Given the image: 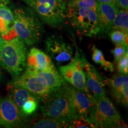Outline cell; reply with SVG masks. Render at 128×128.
Returning <instances> with one entry per match:
<instances>
[{
    "label": "cell",
    "instance_id": "f1b7e54d",
    "mask_svg": "<svg viewBox=\"0 0 128 128\" xmlns=\"http://www.w3.org/2000/svg\"><path fill=\"white\" fill-rule=\"evenodd\" d=\"M99 2L108 3V4H113L116 5V0H97Z\"/></svg>",
    "mask_w": 128,
    "mask_h": 128
},
{
    "label": "cell",
    "instance_id": "30bf717a",
    "mask_svg": "<svg viewBox=\"0 0 128 128\" xmlns=\"http://www.w3.org/2000/svg\"><path fill=\"white\" fill-rule=\"evenodd\" d=\"M47 52L58 64L69 61L72 58L73 48L62 36L53 34L45 40Z\"/></svg>",
    "mask_w": 128,
    "mask_h": 128
},
{
    "label": "cell",
    "instance_id": "2e32d148",
    "mask_svg": "<svg viewBox=\"0 0 128 128\" xmlns=\"http://www.w3.org/2000/svg\"><path fill=\"white\" fill-rule=\"evenodd\" d=\"M106 81L110 90L111 94L118 103L124 105L125 103V97L123 91V85L128 81V75L119 74L110 78H106Z\"/></svg>",
    "mask_w": 128,
    "mask_h": 128
},
{
    "label": "cell",
    "instance_id": "484cf974",
    "mask_svg": "<svg viewBox=\"0 0 128 128\" xmlns=\"http://www.w3.org/2000/svg\"><path fill=\"white\" fill-rule=\"evenodd\" d=\"M128 52V47H126L123 44H116L115 47L112 49L111 52L114 56V62H116L122 58Z\"/></svg>",
    "mask_w": 128,
    "mask_h": 128
},
{
    "label": "cell",
    "instance_id": "5b68a950",
    "mask_svg": "<svg viewBox=\"0 0 128 128\" xmlns=\"http://www.w3.org/2000/svg\"><path fill=\"white\" fill-rule=\"evenodd\" d=\"M65 18L78 34L92 38L99 34L97 14L93 10L66 6Z\"/></svg>",
    "mask_w": 128,
    "mask_h": 128
},
{
    "label": "cell",
    "instance_id": "4316f807",
    "mask_svg": "<svg viewBox=\"0 0 128 128\" xmlns=\"http://www.w3.org/2000/svg\"><path fill=\"white\" fill-rule=\"evenodd\" d=\"M117 63V68L118 71L121 74L128 75V52L122 58L118 60Z\"/></svg>",
    "mask_w": 128,
    "mask_h": 128
},
{
    "label": "cell",
    "instance_id": "ac0fdd59",
    "mask_svg": "<svg viewBox=\"0 0 128 128\" xmlns=\"http://www.w3.org/2000/svg\"><path fill=\"white\" fill-rule=\"evenodd\" d=\"M33 71L39 76L44 78L48 86L51 91L60 87L66 82L65 80L62 78L60 74H59L56 68L49 70V71Z\"/></svg>",
    "mask_w": 128,
    "mask_h": 128
},
{
    "label": "cell",
    "instance_id": "f546056e",
    "mask_svg": "<svg viewBox=\"0 0 128 128\" xmlns=\"http://www.w3.org/2000/svg\"><path fill=\"white\" fill-rule=\"evenodd\" d=\"M10 0H0V6L1 5H7L8 4Z\"/></svg>",
    "mask_w": 128,
    "mask_h": 128
},
{
    "label": "cell",
    "instance_id": "5bb4252c",
    "mask_svg": "<svg viewBox=\"0 0 128 128\" xmlns=\"http://www.w3.org/2000/svg\"><path fill=\"white\" fill-rule=\"evenodd\" d=\"M27 69L36 71H49L55 68L52 59L40 49L33 48L27 55Z\"/></svg>",
    "mask_w": 128,
    "mask_h": 128
},
{
    "label": "cell",
    "instance_id": "44dd1931",
    "mask_svg": "<svg viewBox=\"0 0 128 128\" xmlns=\"http://www.w3.org/2000/svg\"><path fill=\"white\" fill-rule=\"evenodd\" d=\"M92 60L95 63L102 65L106 71L110 72L114 71L113 64L110 61L105 60L103 53L102 50L96 48L95 45L92 46Z\"/></svg>",
    "mask_w": 128,
    "mask_h": 128
},
{
    "label": "cell",
    "instance_id": "3957f363",
    "mask_svg": "<svg viewBox=\"0 0 128 128\" xmlns=\"http://www.w3.org/2000/svg\"><path fill=\"white\" fill-rule=\"evenodd\" d=\"M27 55L25 43L19 37L5 40L0 49V66L13 78L18 76L26 66Z\"/></svg>",
    "mask_w": 128,
    "mask_h": 128
},
{
    "label": "cell",
    "instance_id": "4fadbf2b",
    "mask_svg": "<svg viewBox=\"0 0 128 128\" xmlns=\"http://www.w3.org/2000/svg\"><path fill=\"white\" fill-rule=\"evenodd\" d=\"M118 10L119 8L115 4L98 3L96 12L98 17V34H107L112 30L113 22Z\"/></svg>",
    "mask_w": 128,
    "mask_h": 128
},
{
    "label": "cell",
    "instance_id": "52a82bcc",
    "mask_svg": "<svg viewBox=\"0 0 128 128\" xmlns=\"http://www.w3.org/2000/svg\"><path fill=\"white\" fill-rule=\"evenodd\" d=\"M85 56L80 54L76 48V55L71 62L66 65L59 67L60 76L65 81L75 88L90 94L86 86V75L84 71V60Z\"/></svg>",
    "mask_w": 128,
    "mask_h": 128
},
{
    "label": "cell",
    "instance_id": "9a60e30c",
    "mask_svg": "<svg viewBox=\"0 0 128 128\" xmlns=\"http://www.w3.org/2000/svg\"><path fill=\"white\" fill-rule=\"evenodd\" d=\"M14 14L7 5L0 6V35L5 40L15 38L13 30Z\"/></svg>",
    "mask_w": 128,
    "mask_h": 128
},
{
    "label": "cell",
    "instance_id": "cb8c5ba5",
    "mask_svg": "<svg viewBox=\"0 0 128 128\" xmlns=\"http://www.w3.org/2000/svg\"><path fill=\"white\" fill-rule=\"evenodd\" d=\"M111 40L115 44H123L128 47V34L117 29H112L108 32Z\"/></svg>",
    "mask_w": 128,
    "mask_h": 128
},
{
    "label": "cell",
    "instance_id": "d4e9b609",
    "mask_svg": "<svg viewBox=\"0 0 128 128\" xmlns=\"http://www.w3.org/2000/svg\"><path fill=\"white\" fill-rule=\"evenodd\" d=\"M68 128H93L89 122L88 118H78L72 120L68 122Z\"/></svg>",
    "mask_w": 128,
    "mask_h": 128
},
{
    "label": "cell",
    "instance_id": "7a4b0ae2",
    "mask_svg": "<svg viewBox=\"0 0 128 128\" xmlns=\"http://www.w3.org/2000/svg\"><path fill=\"white\" fill-rule=\"evenodd\" d=\"M65 82L60 88L51 91L41 106L40 110L44 116L69 122L76 119Z\"/></svg>",
    "mask_w": 128,
    "mask_h": 128
},
{
    "label": "cell",
    "instance_id": "e0dca14e",
    "mask_svg": "<svg viewBox=\"0 0 128 128\" xmlns=\"http://www.w3.org/2000/svg\"><path fill=\"white\" fill-rule=\"evenodd\" d=\"M7 90L8 92V97L12 99L17 108L20 110V111L22 106L28 99L36 98L40 102L38 97L28 92L26 89L14 86L10 83L8 84Z\"/></svg>",
    "mask_w": 128,
    "mask_h": 128
},
{
    "label": "cell",
    "instance_id": "8992f818",
    "mask_svg": "<svg viewBox=\"0 0 128 128\" xmlns=\"http://www.w3.org/2000/svg\"><path fill=\"white\" fill-rule=\"evenodd\" d=\"M38 18L54 28L65 23L66 2L64 0H34L28 5Z\"/></svg>",
    "mask_w": 128,
    "mask_h": 128
},
{
    "label": "cell",
    "instance_id": "7c38bea8",
    "mask_svg": "<svg viewBox=\"0 0 128 128\" xmlns=\"http://www.w3.org/2000/svg\"><path fill=\"white\" fill-rule=\"evenodd\" d=\"M67 89L76 118H88L91 108L95 103L92 96L69 84Z\"/></svg>",
    "mask_w": 128,
    "mask_h": 128
},
{
    "label": "cell",
    "instance_id": "9c48e42d",
    "mask_svg": "<svg viewBox=\"0 0 128 128\" xmlns=\"http://www.w3.org/2000/svg\"><path fill=\"white\" fill-rule=\"evenodd\" d=\"M28 116L22 114L8 96H0V125L5 128H19L26 125Z\"/></svg>",
    "mask_w": 128,
    "mask_h": 128
},
{
    "label": "cell",
    "instance_id": "1f68e13d",
    "mask_svg": "<svg viewBox=\"0 0 128 128\" xmlns=\"http://www.w3.org/2000/svg\"><path fill=\"white\" fill-rule=\"evenodd\" d=\"M22 1H23L24 2L26 3V4L28 6V5H29L32 2H33L34 0H22Z\"/></svg>",
    "mask_w": 128,
    "mask_h": 128
},
{
    "label": "cell",
    "instance_id": "4dcf8cb0",
    "mask_svg": "<svg viewBox=\"0 0 128 128\" xmlns=\"http://www.w3.org/2000/svg\"><path fill=\"white\" fill-rule=\"evenodd\" d=\"M4 42H5L4 39L1 36V35H0V49H1L3 44H4Z\"/></svg>",
    "mask_w": 128,
    "mask_h": 128
},
{
    "label": "cell",
    "instance_id": "d6a6232c",
    "mask_svg": "<svg viewBox=\"0 0 128 128\" xmlns=\"http://www.w3.org/2000/svg\"><path fill=\"white\" fill-rule=\"evenodd\" d=\"M2 71H1V69L0 68V82H1V81L2 80Z\"/></svg>",
    "mask_w": 128,
    "mask_h": 128
},
{
    "label": "cell",
    "instance_id": "83f0119b",
    "mask_svg": "<svg viewBox=\"0 0 128 128\" xmlns=\"http://www.w3.org/2000/svg\"><path fill=\"white\" fill-rule=\"evenodd\" d=\"M116 6L121 9H128V0H116Z\"/></svg>",
    "mask_w": 128,
    "mask_h": 128
},
{
    "label": "cell",
    "instance_id": "7402d4cb",
    "mask_svg": "<svg viewBox=\"0 0 128 128\" xmlns=\"http://www.w3.org/2000/svg\"><path fill=\"white\" fill-rule=\"evenodd\" d=\"M98 6L96 0H70L66 3V6L76 8H85L97 10Z\"/></svg>",
    "mask_w": 128,
    "mask_h": 128
},
{
    "label": "cell",
    "instance_id": "6da1fadb",
    "mask_svg": "<svg viewBox=\"0 0 128 128\" xmlns=\"http://www.w3.org/2000/svg\"><path fill=\"white\" fill-rule=\"evenodd\" d=\"M13 30L28 46L36 44L44 33V28L38 17L29 8L20 7L14 11Z\"/></svg>",
    "mask_w": 128,
    "mask_h": 128
},
{
    "label": "cell",
    "instance_id": "ffe728a7",
    "mask_svg": "<svg viewBox=\"0 0 128 128\" xmlns=\"http://www.w3.org/2000/svg\"><path fill=\"white\" fill-rule=\"evenodd\" d=\"M34 128H68V122H66L55 118H48L40 119L32 125Z\"/></svg>",
    "mask_w": 128,
    "mask_h": 128
},
{
    "label": "cell",
    "instance_id": "ba28073f",
    "mask_svg": "<svg viewBox=\"0 0 128 128\" xmlns=\"http://www.w3.org/2000/svg\"><path fill=\"white\" fill-rule=\"evenodd\" d=\"M9 83L26 89L42 102L51 92L44 78L28 69L22 75L13 78Z\"/></svg>",
    "mask_w": 128,
    "mask_h": 128
},
{
    "label": "cell",
    "instance_id": "d6986e66",
    "mask_svg": "<svg viewBox=\"0 0 128 128\" xmlns=\"http://www.w3.org/2000/svg\"><path fill=\"white\" fill-rule=\"evenodd\" d=\"M112 29L119 30L128 34V12L126 10H118L113 22Z\"/></svg>",
    "mask_w": 128,
    "mask_h": 128
},
{
    "label": "cell",
    "instance_id": "8fae6325",
    "mask_svg": "<svg viewBox=\"0 0 128 128\" xmlns=\"http://www.w3.org/2000/svg\"><path fill=\"white\" fill-rule=\"evenodd\" d=\"M83 68L86 75L88 92L94 100L96 101L106 96L104 79L96 67L90 63L86 58L84 60Z\"/></svg>",
    "mask_w": 128,
    "mask_h": 128
},
{
    "label": "cell",
    "instance_id": "603a6c76",
    "mask_svg": "<svg viewBox=\"0 0 128 128\" xmlns=\"http://www.w3.org/2000/svg\"><path fill=\"white\" fill-rule=\"evenodd\" d=\"M40 101L36 98L28 99L23 104L21 108L22 114L26 116H29L35 113L39 106Z\"/></svg>",
    "mask_w": 128,
    "mask_h": 128
},
{
    "label": "cell",
    "instance_id": "277c9868",
    "mask_svg": "<svg viewBox=\"0 0 128 128\" xmlns=\"http://www.w3.org/2000/svg\"><path fill=\"white\" fill-rule=\"evenodd\" d=\"M88 118L93 128H128L106 96L95 101Z\"/></svg>",
    "mask_w": 128,
    "mask_h": 128
}]
</instances>
